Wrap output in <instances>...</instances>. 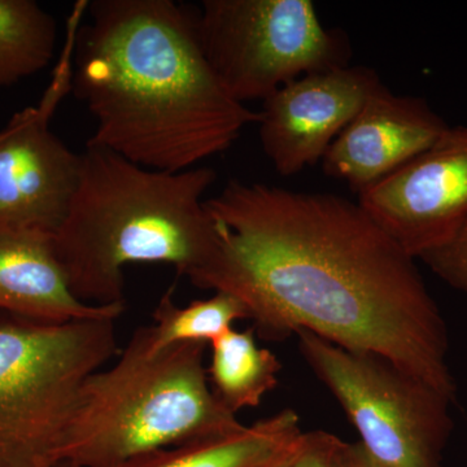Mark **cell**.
Here are the masks:
<instances>
[{"label": "cell", "mask_w": 467, "mask_h": 467, "mask_svg": "<svg viewBox=\"0 0 467 467\" xmlns=\"http://www.w3.org/2000/svg\"><path fill=\"white\" fill-rule=\"evenodd\" d=\"M205 205L217 250L189 279L242 301L257 337L309 331L376 353L457 404L441 309L416 259L358 202L230 181Z\"/></svg>", "instance_id": "6da1fadb"}, {"label": "cell", "mask_w": 467, "mask_h": 467, "mask_svg": "<svg viewBox=\"0 0 467 467\" xmlns=\"http://www.w3.org/2000/svg\"><path fill=\"white\" fill-rule=\"evenodd\" d=\"M86 15L72 86L95 119L86 146L175 173L259 124L260 112L234 99L208 63L196 12L173 0H92Z\"/></svg>", "instance_id": "7a4b0ae2"}, {"label": "cell", "mask_w": 467, "mask_h": 467, "mask_svg": "<svg viewBox=\"0 0 467 467\" xmlns=\"http://www.w3.org/2000/svg\"><path fill=\"white\" fill-rule=\"evenodd\" d=\"M216 180L212 168L153 171L86 146L75 195L52 234L77 299L125 304L124 269L131 264H168L180 275H195L217 250L204 198Z\"/></svg>", "instance_id": "3957f363"}, {"label": "cell", "mask_w": 467, "mask_h": 467, "mask_svg": "<svg viewBox=\"0 0 467 467\" xmlns=\"http://www.w3.org/2000/svg\"><path fill=\"white\" fill-rule=\"evenodd\" d=\"M207 344L155 350L138 328L119 359L86 379L70 422L63 462L121 467L187 442L230 434L243 423L212 391Z\"/></svg>", "instance_id": "277c9868"}, {"label": "cell", "mask_w": 467, "mask_h": 467, "mask_svg": "<svg viewBox=\"0 0 467 467\" xmlns=\"http://www.w3.org/2000/svg\"><path fill=\"white\" fill-rule=\"evenodd\" d=\"M115 318L0 313V467H57L86 379L119 353Z\"/></svg>", "instance_id": "5b68a950"}, {"label": "cell", "mask_w": 467, "mask_h": 467, "mask_svg": "<svg viewBox=\"0 0 467 467\" xmlns=\"http://www.w3.org/2000/svg\"><path fill=\"white\" fill-rule=\"evenodd\" d=\"M304 361L331 392L368 453L384 467H442L453 401L389 358L299 331Z\"/></svg>", "instance_id": "8992f818"}, {"label": "cell", "mask_w": 467, "mask_h": 467, "mask_svg": "<svg viewBox=\"0 0 467 467\" xmlns=\"http://www.w3.org/2000/svg\"><path fill=\"white\" fill-rule=\"evenodd\" d=\"M196 27L212 69L243 104L348 66L346 39L325 27L312 0H204Z\"/></svg>", "instance_id": "52a82bcc"}, {"label": "cell", "mask_w": 467, "mask_h": 467, "mask_svg": "<svg viewBox=\"0 0 467 467\" xmlns=\"http://www.w3.org/2000/svg\"><path fill=\"white\" fill-rule=\"evenodd\" d=\"M88 9L79 0L67 24L63 52L36 106L0 130V225L54 234L66 217L81 171V155L51 130L52 117L72 91L76 36Z\"/></svg>", "instance_id": "ba28073f"}, {"label": "cell", "mask_w": 467, "mask_h": 467, "mask_svg": "<svg viewBox=\"0 0 467 467\" xmlns=\"http://www.w3.org/2000/svg\"><path fill=\"white\" fill-rule=\"evenodd\" d=\"M358 204L416 260L450 242L467 221V126H450L430 149L359 193Z\"/></svg>", "instance_id": "9c48e42d"}, {"label": "cell", "mask_w": 467, "mask_h": 467, "mask_svg": "<svg viewBox=\"0 0 467 467\" xmlns=\"http://www.w3.org/2000/svg\"><path fill=\"white\" fill-rule=\"evenodd\" d=\"M367 67H337L288 82L263 101L259 135L276 173L290 177L321 162L326 150L382 86Z\"/></svg>", "instance_id": "30bf717a"}, {"label": "cell", "mask_w": 467, "mask_h": 467, "mask_svg": "<svg viewBox=\"0 0 467 467\" xmlns=\"http://www.w3.org/2000/svg\"><path fill=\"white\" fill-rule=\"evenodd\" d=\"M448 128L425 99L382 85L326 150L322 169L359 195L430 149Z\"/></svg>", "instance_id": "8fae6325"}, {"label": "cell", "mask_w": 467, "mask_h": 467, "mask_svg": "<svg viewBox=\"0 0 467 467\" xmlns=\"http://www.w3.org/2000/svg\"><path fill=\"white\" fill-rule=\"evenodd\" d=\"M126 304L92 306L70 291L51 234L0 225V313L48 324L121 317Z\"/></svg>", "instance_id": "7c38bea8"}, {"label": "cell", "mask_w": 467, "mask_h": 467, "mask_svg": "<svg viewBox=\"0 0 467 467\" xmlns=\"http://www.w3.org/2000/svg\"><path fill=\"white\" fill-rule=\"evenodd\" d=\"M303 430L292 409L230 434L153 451L121 467H267L288 456Z\"/></svg>", "instance_id": "4fadbf2b"}, {"label": "cell", "mask_w": 467, "mask_h": 467, "mask_svg": "<svg viewBox=\"0 0 467 467\" xmlns=\"http://www.w3.org/2000/svg\"><path fill=\"white\" fill-rule=\"evenodd\" d=\"M209 347L207 373L212 391L235 416L243 409L259 407L278 384L281 361L272 350L257 346L254 328L234 327Z\"/></svg>", "instance_id": "5bb4252c"}, {"label": "cell", "mask_w": 467, "mask_h": 467, "mask_svg": "<svg viewBox=\"0 0 467 467\" xmlns=\"http://www.w3.org/2000/svg\"><path fill=\"white\" fill-rule=\"evenodd\" d=\"M57 26L33 0H0V86L41 72L54 58Z\"/></svg>", "instance_id": "9a60e30c"}, {"label": "cell", "mask_w": 467, "mask_h": 467, "mask_svg": "<svg viewBox=\"0 0 467 467\" xmlns=\"http://www.w3.org/2000/svg\"><path fill=\"white\" fill-rule=\"evenodd\" d=\"M174 287L169 288L153 312V325L149 327L150 344L160 350L184 343L211 344L234 328V324L248 319L242 301L226 292H214L213 296L195 300L178 306L173 297Z\"/></svg>", "instance_id": "2e32d148"}, {"label": "cell", "mask_w": 467, "mask_h": 467, "mask_svg": "<svg viewBox=\"0 0 467 467\" xmlns=\"http://www.w3.org/2000/svg\"><path fill=\"white\" fill-rule=\"evenodd\" d=\"M420 260L445 284L467 295V221L450 242Z\"/></svg>", "instance_id": "e0dca14e"}, {"label": "cell", "mask_w": 467, "mask_h": 467, "mask_svg": "<svg viewBox=\"0 0 467 467\" xmlns=\"http://www.w3.org/2000/svg\"><path fill=\"white\" fill-rule=\"evenodd\" d=\"M347 442L325 430L303 432L290 467H342Z\"/></svg>", "instance_id": "ac0fdd59"}, {"label": "cell", "mask_w": 467, "mask_h": 467, "mask_svg": "<svg viewBox=\"0 0 467 467\" xmlns=\"http://www.w3.org/2000/svg\"><path fill=\"white\" fill-rule=\"evenodd\" d=\"M342 467H384L374 460L361 442H347Z\"/></svg>", "instance_id": "d6986e66"}, {"label": "cell", "mask_w": 467, "mask_h": 467, "mask_svg": "<svg viewBox=\"0 0 467 467\" xmlns=\"http://www.w3.org/2000/svg\"><path fill=\"white\" fill-rule=\"evenodd\" d=\"M295 448H296V447H295ZM294 451H292L291 453L288 454V456L284 457V459H282V460L276 461L275 463H273V465H270L267 467H290L291 457H292V453H294Z\"/></svg>", "instance_id": "ffe728a7"}, {"label": "cell", "mask_w": 467, "mask_h": 467, "mask_svg": "<svg viewBox=\"0 0 467 467\" xmlns=\"http://www.w3.org/2000/svg\"><path fill=\"white\" fill-rule=\"evenodd\" d=\"M57 467H76V466L70 465V463H67V462H61L60 465H57Z\"/></svg>", "instance_id": "44dd1931"}]
</instances>
